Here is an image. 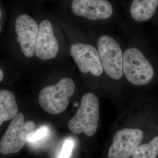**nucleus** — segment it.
<instances>
[{
	"instance_id": "dca6fc26",
	"label": "nucleus",
	"mask_w": 158,
	"mask_h": 158,
	"mask_svg": "<svg viewBox=\"0 0 158 158\" xmlns=\"http://www.w3.org/2000/svg\"><path fill=\"white\" fill-rule=\"evenodd\" d=\"M4 73L2 71V70L0 69V82H1L2 80L4 79Z\"/></svg>"
},
{
	"instance_id": "f8f14e48",
	"label": "nucleus",
	"mask_w": 158,
	"mask_h": 158,
	"mask_svg": "<svg viewBox=\"0 0 158 158\" xmlns=\"http://www.w3.org/2000/svg\"><path fill=\"white\" fill-rule=\"evenodd\" d=\"M18 113V107L14 94L11 91L0 90V127L12 119Z\"/></svg>"
},
{
	"instance_id": "4468645a",
	"label": "nucleus",
	"mask_w": 158,
	"mask_h": 158,
	"mask_svg": "<svg viewBox=\"0 0 158 158\" xmlns=\"http://www.w3.org/2000/svg\"><path fill=\"white\" fill-rule=\"evenodd\" d=\"M49 134V129L46 126H42L38 128L29 137L28 142L37 143L46 138Z\"/></svg>"
},
{
	"instance_id": "ddd939ff",
	"label": "nucleus",
	"mask_w": 158,
	"mask_h": 158,
	"mask_svg": "<svg viewBox=\"0 0 158 158\" xmlns=\"http://www.w3.org/2000/svg\"><path fill=\"white\" fill-rule=\"evenodd\" d=\"M158 156V136L147 143L136 148L132 158H157Z\"/></svg>"
},
{
	"instance_id": "9b49d317",
	"label": "nucleus",
	"mask_w": 158,
	"mask_h": 158,
	"mask_svg": "<svg viewBox=\"0 0 158 158\" xmlns=\"http://www.w3.org/2000/svg\"><path fill=\"white\" fill-rule=\"evenodd\" d=\"M158 6V0H134L130 14L135 21L145 22L152 18Z\"/></svg>"
},
{
	"instance_id": "0eeeda50",
	"label": "nucleus",
	"mask_w": 158,
	"mask_h": 158,
	"mask_svg": "<svg viewBox=\"0 0 158 158\" xmlns=\"http://www.w3.org/2000/svg\"><path fill=\"white\" fill-rule=\"evenodd\" d=\"M143 137L142 131L138 128L119 130L113 138L108 150L109 158H129L138 147Z\"/></svg>"
},
{
	"instance_id": "a211bd4d",
	"label": "nucleus",
	"mask_w": 158,
	"mask_h": 158,
	"mask_svg": "<svg viewBox=\"0 0 158 158\" xmlns=\"http://www.w3.org/2000/svg\"><path fill=\"white\" fill-rule=\"evenodd\" d=\"M56 158H58V157H56Z\"/></svg>"
},
{
	"instance_id": "1a4fd4ad",
	"label": "nucleus",
	"mask_w": 158,
	"mask_h": 158,
	"mask_svg": "<svg viewBox=\"0 0 158 158\" xmlns=\"http://www.w3.org/2000/svg\"><path fill=\"white\" fill-rule=\"evenodd\" d=\"M71 9L75 15L92 21L107 19L113 14L108 0H73Z\"/></svg>"
},
{
	"instance_id": "423d86ee",
	"label": "nucleus",
	"mask_w": 158,
	"mask_h": 158,
	"mask_svg": "<svg viewBox=\"0 0 158 158\" xmlns=\"http://www.w3.org/2000/svg\"><path fill=\"white\" fill-rule=\"evenodd\" d=\"M70 53L81 72L90 73L94 76L102 75L103 68L96 48L86 44L75 43L70 46Z\"/></svg>"
},
{
	"instance_id": "20e7f679",
	"label": "nucleus",
	"mask_w": 158,
	"mask_h": 158,
	"mask_svg": "<svg viewBox=\"0 0 158 158\" xmlns=\"http://www.w3.org/2000/svg\"><path fill=\"white\" fill-rule=\"evenodd\" d=\"M123 73L130 83L137 85L149 83L154 76L151 64L135 48L127 49L123 54Z\"/></svg>"
},
{
	"instance_id": "f03ea898",
	"label": "nucleus",
	"mask_w": 158,
	"mask_h": 158,
	"mask_svg": "<svg viewBox=\"0 0 158 158\" xmlns=\"http://www.w3.org/2000/svg\"><path fill=\"white\" fill-rule=\"evenodd\" d=\"M99 121V102L93 93L84 94L75 115L69 122V130L74 134L85 133L88 136L95 134Z\"/></svg>"
},
{
	"instance_id": "7ed1b4c3",
	"label": "nucleus",
	"mask_w": 158,
	"mask_h": 158,
	"mask_svg": "<svg viewBox=\"0 0 158 158\" xmlns=\"http://www.w3.org/2000/svg\"><path fill=\"white\" fill-rule=\"evenodd\" d=\"M23 113H18L2 136L0 141V153L2 155L15 153L20 151L29 137L35 131V124L32 121L24 122Z\"/></svg>"
},
{
	"instance_id": "f3484780",
	"label": "nucleus",
	"mask_w": 158,
	"mask_h": 158,
	"mask_svg": "<svg viewBox=\"0 0 158 158\" xmlns=\"http://www.w3.org/2000/svg\"><path fill=\"white\" fill-rule=\"evenodd\" d=\"M1 15H2V14H1V10H0V19H1ZM1 25H0V31H1Z\"/></svg>"
},
{
	"instance_id": "2eb2a0df",
	"label": "nucleus",
	"mask_w": 158,
	"mask_h": 158,
	"mask_svg": "<svg viewBox=\"0 0 158 158\" xmlns=\"http://www.w3.org/2000/svg\"><path fill=\"white\" fill-rule=\"evenodd\" d=\"M74 145V141L72 139H66L63 145L62 150L57 156L59 158H69L70 157Z\"/></svg>"
},
{
	"instance_id": "9d476101",
	"label": "nucleus",
	"mask_w": 158,
	"mask_h": 158,
	"mask_svg": "<svg viewBox=\"0 0 158 158\" xmlns=\"http://www.w3.org/2000/svg\"><path fill=\"white\" fill-rule=\"evenodd\" d=\"M59 45L51 22L45 19L40 23L36 38L35 54L43 60L53 59L58 53Z\"/></svg>"
},
{
	"instance_id": "6e6552de",
	"label": "nucleus",
	"mask_w": 158,
	"mask_h": 158,
	"mask_svg": "<svg viewBox=\"0 0 158 158\" xmlns=\"http://www.w3.org/2000/svg\"><path fill=\"white\" fill-rule=\"evenodd\" d=\"M38 29L36 21L28 15H21L16 19L17 41L25 56L32 57L35 53Z\"/></svg>"
},
{
	"instance_id": "39448f33",
	"label": "nucleus",
	"mask_w": 158,
	"mask_h": 158,
	"mask_svg": "<svg viewBox=\"0 0 158 158\" xmlns=\"http://www.w3.org/2000/svg\"><path fill=\"white\" fill-rule=\"evenodd\" d=\"M103 70L111 79L119 80L123 75V53L118 43L108 35H102L97 42Z\"/></svg>"
},
{
	"instance_id": "f257e3e1",
	"label": "nucleus",
	"mask_w": 158,
	"mask_h": 158,
	"mask_svg": "<svg viewBox=\"0 0 158 158\" xmlns=\"http://www.w3.org/2000/svg\"><path fill=\"white\" fill-rule=\"evenodd\" d=\"M75 85L70 78L61 79L57 84L47 86L40 91L38 102L46 112L59 114L64 111L69 104V98L75 92Z\"/></svg>"
}]
</instances>
